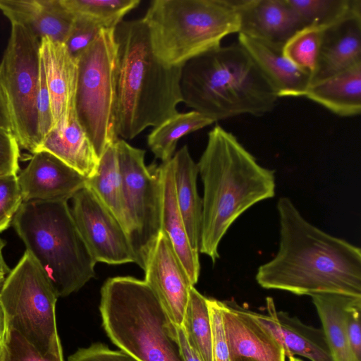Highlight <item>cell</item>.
Returning <instances> with one entry per match:
<instances>
[{
    "label": "cell",
    "mask_w": 361,
    "mask_h": 361,
    "mask_svg": "<svg viewBox=\"0 0 361 361\" xmlns=\"http://www.w3.org/2000/svg\"><path fill=\"white\" fill-rule=\"evenodd\" d=\"M280 243L276 256L257 269L266 289L298 295L361 296V250L308 222L286 197L279 198Z\"/></svg>",
    "instance_id": "6da1fadb"
},
{
    "label": "cell",
    "mask_w": 361,
    "mask_h": 361,
    "mask_svg": "<svg viewBox=\"0 0 361 361\" xmlns=\"http://www.w3.org/2000/svg\"><path fill=\"white\" fill-rule=\"evenodd\" d=\"M204 187L199 252L215 263L233 223L256 203L275 195L274 170L259 165L231 132L215 125L197 163Z\"/></svg>",
    "instance_id": "7a4b0ae2"
},
{
    "label": "cell",
    "mask_w": 361,
    "mask_h": 361,
    "mask_svg": "<svg viewBox=\"0 0 361 361\" xmlns=\"http://www.w3.org/2000/svg\"><path fill=\"white\" fill-rule=\"evenodd\" d=\"M114 33L116 130L123 140H131L178 113L182 66H166L155 57L142 18L123 20Z\"/></svg>",
    "instance_id": "3957f363"
},
{
    "label": "cell",
    "mask_w": 361,
    "mask_h": 361,
    "mask_svg": "<svg viewBox=\"0 0 361 361\" xmlns=\"http://www.w3.org/2000/svg\"><path fill=\"white\" fill-rule=\"evenodd\" d=\"M183 102L214 123L242 114L271 112L277 94L247 51L238 42L219 46L181 67Z\"/></svg>",
    "instance_id": "277c9868"
},
{
    "label": "cell",
    "mask_w": 361,
    "mask_h": 361,
    "mask_svg": "<svg viewBox=\"0 0 361 361\" xmlns=\"http://www.w3.org/2000/svg\"><path fill=\"white\" fill-rule=\"evenodd\" d=\"M100 293L102 326L121 350L138 361H184L176 325L145 280L109 278Z\"/></svg>",
    "instance_id": "5b68a950"
},
{
    "label": "cell",
    "mask_w": 361,
    "mask_h": 361,
    "mask_svg": "<svg viewBox=\"0 0 361 361\" xmlns=\"http://www.w3.org/2000/svg\"><path fill=\"white\" fill-rule=\"evenodd\" d=\"M12 225L47 274L58 297L79 290L95 275V261L67 201L23 202Z\"/></svg>",
    "instance_id": "8992f818"
},
{
    "label": "cell",
    "mask_w": 361,
    "mask_h": 361,
    "mask_svg": "<svg viewBox=\"0 0 361 361\" xmlns=\"http://www.w3.org/2000/svg\"><path fill=\"white\" fill-rule=\"evenodd\" d=\"M142 20L153 54L169 67H181L240 30L235 0H154Z\"/></svg>",
    "instance_id": "52a82bcc"
},
{
    "label": "cell",
    "mask_w": 361,
    "mask_h": 361,
    "mask_svg": "<svg viewBox=\"0 0 361 361\" xmlns=\"http://www.w3.org/2000/svg\"><path fill=\"white\" fill-rule=\"evenodd\" d=\"M115 29H102L78 58V120L100 159L118 139L116 130Z\"/></svg>",
    "instance_id": "ba28073f"
},
{
    "label": "cell",
    "mask_w": 361,
    "mask_h": 361,
    "mask_svg": "<svg viewBox=\"0 0 361 361\" xmlns=\"http://www.w3.org/2000/svg\"><path fill=\"white\" fill-rule=\"evenodd\" d=\"M58 298L44 271L27 250L6 276L0 289L9 329L16 331L44 357L63 351L56 320Z\"/></svg>",
    "instance_id": "9c48e42d"
},
{
    "label": "cell",
    "mask_w": 361,
    "mask_h": 361,
    "mask_svg": "<svg viewBox=\"0 0 361 361\" xmlns=\"http://www.w3.org/2000/svg\"><path fill=\"white\" fill-rule=\"evenodd\" d=\"M40 39L20 24H11L0 63V85L6 99L13 134L20 148L32 154L39 145L37 97Z\"/></svg>",
    "instance_id": "30bf717a"
},
{
    "label": "cell",
    "mask_w": 361,
    "mask_h": 361,
    "mask_svg": "<svg viewBox=\"0 0 361 361\" xmlns=\"http://www.w3.org/2000/svg\"><path fill=\"white\" fill-rule=\"evenodd\" d=\"M135 263L145 268L147 255L161 231V185L159 165L147 166L145 151L125 140L115 142Z\"/></svg>",
    "instance_id": "8fae6325"
},
{
    "label": "cell",
    "mask_w": 361,
    "mask_h": 361,
    "mask_svg": "<svg viewBox=\"0 0 361 361\" xmlns=\"http://www.w3.org/2000/svg\"><path fill=\"white\" fill-rule=\"evenodd\" d=\"M71 200L73 221L96 263H135L126 231L91 189L85 185Z\"/></svg>",
    "instance_id": "7c38bea8"
},
{
    "label": "cell",
    "mask_w": 361,
    "mask_h": 361,
    "mask_svg": "<svg viewBox=\"0 0 361 361\" xmlns=\"http://www.w3.org/2000/svg\"><path fill=\"white\" fill-rule=\"evenodd\" d=\"M143 270L145 281L157 297L172 323L181 326L190 290L194 286L169 238L161 231L147 255Z\"/></svg>",
    "instance_id": "4fadbf2b"
},
{
    "label": "cell",
    "mask_w": 361,
    "mask_h": 361,
    "mask_svg": "<svg viewBox=\"0 0 361 361\" xmlns=\"http://www.w3.org/2000/svg\"><path fill=\"white\" fill-rule=\"evenodd\" d=\"M219 304L231 361H286L282 345L252 311L234 300Z\"/></svg>",
    "instance_id": "5bb4252c"
},
{
    "label": "cell",
    "mask_w": 361,
    "mask_h": 361,
    "mask_svg": "<svg viewBox=\"0 0 361 361\" xmlns=\"http://www.w3.org/2000/svg\"><path fill=\"white\" fill-rule=\"evenodd\" d=\"M23 202L71 200L87 178L45 151H38L18 175Z\"/></svg>",
    "instance_id": "9a60e30c"
},
{
    "label": "cell",
    "mask_w": 361,
    "mask_h": 361,
    "mask_svg": "<svg viewBox=\"0 0 361 361\" xmlns=\"http://www.w3.org/2000/svg\"><path fill=\"white\" fill-rule=\"evenodd\" d=\"M42 59L48 88L53 126L61 130L76 114L75 99L78 78V62L64 43L46 37L40 39Z\"/></svg>",
    "instance_id": "2e32d148"
},
{
    "label": "cell",
    "mask_w": 361,
    "mask_h": 361,
    "mask_svg": "<svg viewBox=\"0 0 361 361\" xmlns=\"http://www.w3.org/2000/svg\"><path fill=\"white\" fill-rule=\"evenodd\" d=\"M361 64V7L322 30L310 85Z\"/></svg>",
    "instance_id": "e0dca14e"
},
{
    "label": "cell",
    "mask_w": 361,
    "mask_h": 361,
    "mask_svg": "<svg viewBox=\"0 0 361 361\" xmlns=\"http://www.w3.org/2000/svg\"><path fill=\"white\" fill-rule=\"evenodd\" d=\"M267 314L252 311L256 319L269 329L282 345L286 357L300 355L310 361H334L322 328L301 322L283 311H277L274 300H266Z\"/></svg>",
    "instance_id": "ac0fdd59"
},
{
    "label": "cell",
    "mask_w": 361,
    "mask_h": 361,
    "mask_svg": "<svg viewBox=\"0 0 361 361\" xmlns=\"http://www.w3.org/2000/svg\"><path fill=\"white\" fill-rule=\"evenodd\" d=\"M235 4L240 17L238 33L284 44L304 27L287 0H235Z\"/></svg>",
    "instance_id": "d6986e66"
},
{
    "label": "cell",
    "mask_w": 361,
    "mask_h": 361,
    "mask_svg": "<svg viewBox=\"0 0 361 361\" xmlns=\"http://www.w3.org/2000/svg\"><path fill=\"white\" fill-rule=\"evenodd\" d=\"M238 43L247 51L274 88L278 97H299L310 85L311 74L291 63L283 54V44L238 33Z\"/></svg>",
    "instance_id": "ffe728a7"
},
{
    "label": "cell",
    "mask_w": 361,
    "mask_h": 361,
    "mask_svg": "<svg viewBox=\"0 0 361 361\" xmlns=\"http://www.w3.org/2000/svg\"><path fill=\"white\" fill-rule=\"evenodd\" d=\"M0 11L11 23L24 25L39 39L65 43L75 18L61 0H0Z\"/></svg>",
    "instance_id": "44dd1931"
},
{
    "label": "cell",
    "mask_w": 361,
    "mask_h": 361,
    "mask_svg": "<svg viewBox=\"0 0 361 361\" xmlns=\"http://www.w3.org/2000/svg\"><path fill=\"white\" fill-rule=\"evenodd\" d=\"M171 159L159 165L161 185L160 227L169 238L191 283L195 286L200 273L199 253L190 245L178 207Z\"/></svg>",
    "instance_id": "7402d4cb"
},
{
    "label": "cell",
    "mask_w": 361,
    "mask_h": 361,
    "mask_svg": "<svg viewBox=\"0 0 361 361\" xmlns=\"http://www.w3.org/2000/svg\"><path fill=\"white\" fill-rule=\"evenodd\" d=\"M176 198L192 248L199 253L202 200L198 195L197 163L187 145L180 148L171 158Z\"/></svg>",
    "instance_id": "603a6c76"
},
{
    "label": "cell",
    "mask_w": 361,
    "mask_h": 361,
    "mask_svg": "<svg viewBox=\"0 0 361 361\" xmlns=\"http://www.w3.org/2000/svg\"><path fill=\"white\" fill-rule=\"evenodd\" d=\"M47 152L87 179L96 173L99 158L80 126L76 114L61 130H51L37 152Z\"/></svg>",
    "instance_id": "cb8c5ba5"
},
{
    "label": "cell",
    "mask_w": 361,
    "mask_h": 361,
    "mask_svg": "<svg viewBox=\"0 0 361 361\" xmlns=\"http://www.w3.org/2000/svg\"><path fill=\"white\" fill-rule=\"evenodd\" d=\"M305 97L337 116L359 115L361 111V64L310 85Z\"/></svg>",
    "instance_id": "d4e9b609"
},
{
    "label": "cell",
    "mask_w": 361,
    "mask_h": 361,
    "mask_svg": "<svg viewBox=\"0 0 361 361\" xmlns=\"http://www.w3.org/2000/svg\"><path fill=\"white\" fill-rule=\"evenodd\" d=\"M86 186L113 213L128 235V221L124 204L122 178L115 143L99 159L96 173L87 178Z\"/></svg>",
    "instance_id": "484cf974"
},
{
    "label": "cell",
    "mask_w": 361,
    "mask_h": 361,
    "mask_svg": "<svg viewBox=\"0 0 361 361\" xmlns=\"http://www.w3.org/2000/svg\"><path fill=\"white\" fill-rule=\"evenodd\" d=\"M310 296L322 324V329L334 361H355L343 324L344 308L351 295L324 293Z\"/></svg>",
    "instance_id": "4316f807"
},
{
    "label": "cell",
    "mask_w": 361,
    "mask_h": 361,
    "mask_svg": "<svg viewBox=\"0 0 361 361\" xmlns=\"http://www.w3.org/2000/svg\"><path fill=\"white\" fill-rule=\"evenodd\" d=\"M213 123L212 119L193 110L178 112L153 128L147 136L148 147L156 158L167 161L175 154L181 137Z\"/></svg>",
    "instance_id": "83f0119b"
},
{
    "label": "cell",
    "mask_w": 361,
    "mask_h": 361,
    "mask_svg": "<svg viewBox=\"0 0 361 361\" xmlns=\"http://www.w3.org/2000/svg\"><path fill=\"white\" fill-rule=\"evenodd\" d=\"M182 328L190 345L202 361H212V330L207 298L192 286Z\"/></svg>",
    "instance_id": "f1b7e54d"
},
{
    "label": "cell",
    "mask_w": 361,
    "mask_h": 361,
    "mask_svg": "<svg viewBox=\"0 0 361 361\" xmlns=\"http://www.w3.org/2000/svg\"><path fill=\"white\" fill-rule=\"evenodd\" d=\"M75 18L100 29H115L124 16L137 8L140 0H61Z\"/></svg>",
    "instance_id": "f546056e"
},
{
    "label": "cell",
    "mask_w": 361,
    "mask_h": 361,
    "mask_svg": "<svg viewBox=\"0 0 361 361\" xmlns=\"http://www.w3.org/2000/svg\"><path fill=\"white\" fill-rule=\"evenodd\" d=\"M303 27L324 28L361 7L360 0H287Z\"/></svg>",
    "instance_id": "4dcf8cb0"
},
{
    "label": "cell",
    "mask_w": 361,
    "mask_h": 361,
    "mask_svg": "<svg viewBox=\"0 0 361 361\" xmlns=\"http://www.w3.org/2000/svg\"><path fill=\"white\" fill-rule=\"evenodd\" d=\"M323 29L316 26L304 27L283 47L284 56L295 66L310 73L311 76L316 67Z\"/></svg>",
    "instance_id": "1f68e13d"
},
{
    "label": "cell",
    "mask_w": 361,
    "mask_h": 361,
    "mask_svg": "<svg viewBox=\"0 0 361 361\" xmlns=\"http://www.w3.org/2000/svg\"><path fill=\"white\" fill-rule=\"evenodd\" d=\"M23 202L18 175L0 176V232L12 224Z\"/></svg>",
    "instance_id": "d6a6232c"
},
{
    "label": "cell",
    "mask_w": 361,
    "mask_h": 361,
    "mask_svg": "<svg viewBox=\"0 0 361 361\" xmlns=\"http://www.w3.org/2000/svg\"><path fill=\"white\" fill-rule=\"evenodd\" d=\"M2 361H63V351L48 357L42 356L16 331L10 329L4 345Z\"/></svg>",
    "instance_id": "836d02e7"
},
{
    "label": "cell",
    "mask_w": 361,
    "mask_h": 361,
    "mask_svg": "<svg viewBox=\"0 0 361 361\" xmlns=\"http://www.w3.org/2000/svg\"><path fill=\"white\" fill-rule=\"evenodd\" d=\"M361 296H350L343 311L344 328L352 355L361 361Z\"/></svg>",
    "instance_id": "e575fe53"
},
{
    "label": "cell",
    "mask_w": 361,
    "mask_h": 361,
    "mask_svg": "<svg viewBox=\"0 0 361 361\" xmlns=\"http://www.w3.org/2000/svg\"><path fill=\"white\" fill-rule=\"evenodd\" d=\"M212 330V361H231L219 300L208 298Z\"/></svg>",
    "instance_id": "d590c367"
},
{
    "label": "cell",
    "mask_w": 361,
    "mask_h": 361,
    "mask_svg": "<svg viewBox=\"0 0 361 361\" xmlns=\"http://www.w3.org/2000/svg\"><path fill=\"white\" fill-rule=\"evenodd\" d=\"M100 28L90 22L75 18L74 23L65 42L69 53L76 59L95 39Z\"/></svg>",
    "instance_id": "8d00e7d4"
},
{
    "label": "cell",
    "mask_w": 361,
    "mask_h": 361,
    "mask_svg": "<svg viewBox=\"0 0 361 361\" xmlns=\"http://www.w3.org/2000/svg\"><path fill=\"white\" fill-rule=\"evenodd\" d=\"M38 135L39 145L51 130L53 126L50 97L47 86L44 65L40 57L39 82L37 97Z\"/></svg>",
    "instance_id": "74e56055"
},
{
    "label": "cell",
    "mask_w": 361,
    "mask_h": 361,
    "mask_svg": "<svg viewBox=\"0 0 361 361\" xmlns=\"http://www.w3.org/2000/svg\"><path fill=\"white\" fill-rule=\"evenodd\" d=\"M20 147L15 135L0 129V176L19 172Z\"/></svg>",
    "instance_id": "f35d334b"
},
{
    "label": "cell",
    "mask_w": 361,
    "mask_h": 361,
    "mask_svg": "<svg viewBox=\"0 0 361 361\" xmlns=\"http://www.w3.org/2000/svg\"><path fill=\"white\" fill-rule=\"evenodd\" d=\"M68 361H138L122 350H115L101 343L79 348Z\"/></svg>",
    "instance_id": "ab89813d"
},
{
    "label": "cell",
    "mask_w": 361,
    "mask_h": 361,
    "mask_svg": "<svg viewBox=\"0 0 361 361\" xmlns=\"http://www.w3.org/2000/svg\"><path fill=\"white\" fill-rule=\"evenodd\" d=\"M177 338L179 343L183 359L184 361H202L197 353L190 345L186 339L183 329L180 326L176 325Z\"/></svg>",
    "instance_id": "60d3db41"
},
{
    "label": "cell",
    "mask_w": 361,
    "mask_h": 361,
    "mask_svg": "<svg viewBox=\"0 0 361 361\" xmlns=\"http://www.w3.org/2000/svg\"><path fill=\"white\" fill-rule=\"evenodd\" d=\"M0 129L12 133L13 127L6 97L0 85ZM14 135V134H13Z\"/></svg>",
    "instance_id": "b9f144b4"
},
{
    "label": "cell",
    "mask_w": 361,
    "mask_h": 361,
    "mask_svg": "<svg viewBox=\"0 0 361 361\" xmlns=\"http://www.w3.org/2000/svg\"><path fill=\"white\" fill-rule=\"evenodd\" d=\"M9 331L7 314L0 298V343L3 345L7 341Z\"/></svg>",
    "instance_id": "7bdbcfd3"
},
{
    "label": "cell",
    "mask_w": 361,
    "mask_h": 361,
    "mask_svg": "<svg viewBox=\"0 0 361 361\" xmlns=\"http://www.w3.org/2000/svg\"><path fill=\"white\" fill-rule=\"evenodd\" d=\"M6 242L0 238V274L8 275L11 269L6 264L2 254V250L6 246Z\"/></svg>",
    "instance_id": "ee69618b"
},
{
    "label": "cell",
    "mask_w": 361,
    "mask_h": 361,
    "mask_svg": "<svg viewBox=\"0 0 361 361\" xmlns=\"http://www.w3.org/2000/svg\"><path fill=\"white\" fill-rule=\"evenodd\" d=\"M3 355H4V345L0 343V361L3 360Z\"/></svg>",
    "instance_id": "f6af8a7d"
},
{
    "label": "cell",
    "mask_w": 361,
    "mask_h": 361,
    "mask_svg": "<svg viewBox=\"0 0 361 361\" xmlns=\"http://www.w3.org/2000/svg\"><path fill=\"white\" fill-rule=\"evenodd\" d=\"M5 278H6L5 275L0 274V289H1V287L4 281Z\"/></svg>",
    "instance_id": "bcb514c9"
},
{
    "label": "cell",
    "mask_w": 361,
    "mask_h": 361,
    "mask_svg": "<svg viewBox=\"0 0 361 361\" xmlns=\"http://www.w3.org/2000/svg\"><path fill=\"white\" fill-rule=\"evenodd\" d=\"M288 361H302L301 359L295 357V356L289 357Z\"/></svg>",
    "instance_id": "7dc6e473"
}]
</instances>
